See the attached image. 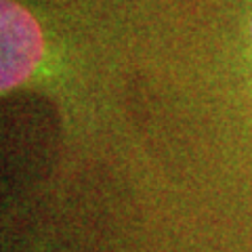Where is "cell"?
<instances>
[{"mask_svg": "<svg viewBox=\"0 0 252 252\" xmlns=\"http://www.w3.org/2000/svg\"><path fill=\"white\" fill-rule=\"evenodd\" d=\"M40 34L32 17L17 4L2 2V84H17L36 65Z\"/></svg>", "mask_w": 252, "mask_h": 252, "instance_id": "6da1fadb", "label": "cell"}]
</instances>
